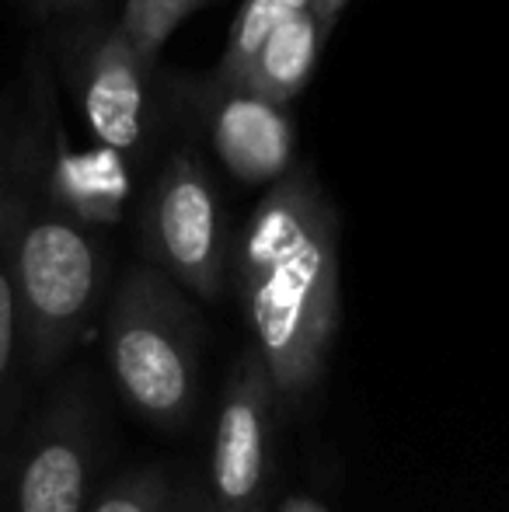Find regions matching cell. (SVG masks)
<instances>
[{
  "mask_svg": "<svg viewBox=\"0 0 509 512\" xmlns=\"http://www.w3.org/2000/svg\"><path fill=\"white\" fill-rule=\"evenodd\" d=\"M238 290L279 401H304L325 377L339 324V216L304 164L265 185L248 216Z\"/></svg>",
  "mask_w": 509,
  "mask_h": 512,
  "instance_id": "1",
  "label": "cell"
},
{
  "mask_svg": "<svg viewBox=\"0 0 509 512\" xmlns=\"http://www.w3.org/2000/svg\"><path fill=\"white\" fill-rule=\"evenodd\" d=\"M7 265L21 359L35 380H46L88 335L109 283V255L95 227L35 189L7 227Z\"/></svg>",
  "mask_w": 509,
  "mask_h": 512,
  "instance_id": "2",
  "label": "cell"
},
{
  "mask_svg": "<svg viewBox=\"0 0 509 512\" xmlns=\"http://www.w3.org/2000/svg\"><path fill=\"white\" fill-rule=\"evenodd\" d=\"M199 352L203 321L182 286L157 265H133L105 317V359L126 405L157 429H185L199 398Z\"/></svg>",
  "mask_w": 509,
  "mask_h": 512,
  "instance_id": "3",
  "label": "cell"
},
{
  "mask_svg": "<svg viewBox=\"0 0 509 512\" xmlns=\"http://www.w3.org/2000/svg\"><path fill=\"white\" fill-rule=\"evenodd\" d=\"M102 425L88 373H70L0 450V512H88Z\"/></svg>",
  "mask_w": 509,
  "mask_h": 512,
  "instance_id": "4",
  "label": "cell"
},
{
  "mask_svg": "<svg viewBox=\"0 0 509 512\" xmlns=\"http://www.w3.org/2000/svg\"><path fill=\"white\" fill-rule=\"evenodd\" d=\"M140 244L150 265L164 269L185 293L224 297L231 223L206 161L192 147H178L161 164L140 209Z\"/></svg>",
  "mask_w": 509,
  "mask_h": 512,
  "instance_id": "5",
  "label": "cell"
},
{
  "mask_svg": "<svg viewBox=\"0 0 509 512\" xmlns=\"http://www.w3.org/2000/svg\"><path fill=\"white\" fill-rule=\"evenodd\" d=\"M279 391L258 345H245L220 394L210 450V492L217 512H262L272 485Z\"/></svg>",
  "mask_w": 509,
  "mask_h": 512,
  "instance_id": "6",
  "label": "cell"
},
{
  "mask_svg": "<svg viewBox=\"0 0 509 512\" xmlns=\"http://www.w3.org/2000/svg\"><path fill=\"white\" fill-rule=\"evenodd\" d=\"M147 63L126 39L123 25H91L70 49V77L84 122L98 143H109L133 164L147 157L154 136V91Z\"/></svg>",
  "mask_w": 509,
  "mask_h": 512,
  "instance_id": "7",
  "label": "cell"
},
{
  "mask_svg": "<svg viewBox=\"0 0 509 512\" xmlns=\"http://www.w3.org/2000/svg\"><path fill=\"white\" fill-rule=\"evenodd\" d=\"M192 112L203 119L217 161L245 185H272L297 164V126L290 105L258 95L248 84L206 77L192 88Z\"/></svg>",
  "mask_w": 509,
  "mask_h": 512,
  "instance_id": "8",
  "label": "cell"
},
{
  "mask_svg": "<svg viewBox=\"0 0 509 512\" xmlns=\"http://www.w3.org/2000/svg\"><path fill=\"white\" fill-rule=\"evenodd\" d=\"M39 189L46 192V199H53L56 206L67 209L88 227H112V223H119L129 203V192H133V161L98 140L95 147L84 150L70 147L67 133L53 112L49 154L42 164Z\"/></svg>",
  "mask_w": 509,
  "mask_h": 512,
  "instance_id": "9",
  "label": "cell"
},
{
  "mask_svg": "<svg viewBox=\"0 0 509 512\" xmlns=\"http://www.w3.org/2000/svg\"><path fill=\"white\" fill-rule=\"evenodd\" d=\"M325 35L328 28L318 21V14L311 7H304L262 42L252 67L245 70V77L238 84H248L252 91L279 105H290L311 81L314 63H318V53L325 46Z\"/></svg>",
  "mask_w": 509,
  "mask_h": 512,
  "instance_id": "10",
  "label": "cell"
},
{
  "mask_svg": "<svg viewBox=\"0 0 509 512\" xmlns=\"http://www.w3.org/2000/svg\"><path fill=\"white\" fill-rule=\"evenodd\" d=\"M311 7V0H245L241 11L234 14L231 32H227V46L220 53V63L213 70V81L220 84H238L245 77V70L252 67L255 53L262 49V42L283 25L286 18H293L297 11Z\"/></svg>",
  "mask_w": 509,
  "mask_h": 512,
  "instance_id": "11",
  "label": "cell"
},
{
  "mask_svg": "<svg viewBox=\"0 0 509 512\" xmlns=\"http://www.w3.org/2000/svg\"><path fill=\"white\" fill-rule=\"evenodd\" d=\"M185 492L161 464H143L91 499L88 512H185Z\"/></svg>",
  "mask_w": 509,
  "mask_h": 512,
  "instance_id": "12",
  "label": "cell"
},
{
  "mask_svg": "<svg viewBox=\"0 0 509 512\" xmlns=\"http://www.w3.org/2000/svg\"><path fill=\"white\" fill-rule=\"evenodd\" d=\"M203 4L206 0H126L119 25H123L126 39L133 42L136 53L147 63H154L164 42L178 32V25L185 18H192Z\"/></svg>",
  "mask_w": 509,
  "mask_h": 512,
  "instance_id": "13",
  "label": "cell"
},
{
  "mask_svg": "<svg viewBox=\"0 0 509 512\" xmlns=\"http://www.w3.org/2000/svg\"><path fill=\"white\" fill-rule=\"evenodd\" d=\"M21 356V338H18V310H14V286H11V265H7V234L0 241V405H4V391L11 384L14 359ZM4 415V408H0Z\"/></svg>",
  "mask_w": 509,
  "mask_h": 512,
  "instance_id": "14",
  "label": "cell"
},
{
  "mask_svg": "<svg viewBox=\"0 0 509 512\" xmlns=\"http://www.w3.org/2000/svg\"><path fill=\"white\" fill-rule=\"evenodd\" d=\"M349 0H311V11L318 14V21L321 25L332 32L335 28V21H339V14H342V7H346Z\"/></svg>",
  "mask_w": 509,
  "mask_h": 512,
  "instance_id": "15",
  "label": "cell"
},
{
  "mask_svg": "<svg viewBox=\"0 0 509 512\" xmlns=\"http://www.w3.org/2000/svg\"><path fill=\"white\" fill-rule=\"evenodd\" d=\"M28 4H32L35 11L53 14V11H84L91 0H28Z\"/></svg>",
  "mask_w": 509,
  "mask_h": 512,
  "instance_id": "16",
  "label": "cell"
},
{
  "mask_svg": "<svg viewBox=\"0 0 509 512\" xmlns=\"http://www.w3.org/2000/svg\"><path fill=\"white\" fill-rule=\"evenodd\" d=\"M279 512H328L321 502H314V499H304V495H293V499H286L283 502V509Z\"/></svg>",
  "mask_w": 509,
  "mask_h": 512,
  "instance_id": "17",
  "label": "cell"
}]
</instances>
